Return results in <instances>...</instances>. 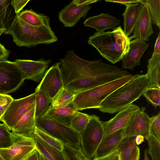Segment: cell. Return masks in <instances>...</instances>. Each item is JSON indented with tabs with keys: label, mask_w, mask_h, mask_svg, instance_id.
Returning a JSON list of instances; mask_svg holds the SVG:
<instances>
[{
	"label": "cell",
	"mask_w": 160,
	"mask_h": 160,
	"mask_svg": "<svg viewBox=\"0 0 160 160\" xmlns=\"http://www.w3.org/2000/svg\"><path fill=\"white\" fill-rule=\"evenodd\" d=\"M149 87L146 74H136L129 82L119 88L102 102L98 109L104 113L114 114L132 104Z\"/></svg>",
	"instance_id": "obj_1"
},
{
	"label": "cell",
	"mask_w": 160,
	"mask_h": 160,
	"mask_svg": "<svg viewBox=\"0 0 160 160\" xmlns=\"http://www.w3.org/2000/svg\"><path fill=\"white\" fill-rule=\"evenodd\" d=\"M128 37L119 26L112 31L95 33L89 38L88 43L104 58L115 64L122 60L128 51L130 41Z\"/></svg>",
	"instance_id": "obj_2"
},
{
	"label": "cell",
	"mask_w": 160,
	"mask_h": 160,
	"mask_svg": "<svg viewBox=\"0 0 160 160\" xmlns=\"http://www.w3.org/2000/svg\"><path fill=\"white\" fill-rule=\"evenodd\" d=\"M90 69L84 77L66 85L69 91L75 94L90 89L126 76L130 73L118 67L102 61H92Z\"/></svg>",
	"instance_id": "obj_3"
},
{
	"label": "cell",
	"mask_w": 160,
	"mask_h": 160,
	"mask_svg": "<svg viewBox=\"0 0 160 160\" xmlns=\"http://www.w3.org/2000/svg\"><path fill=\"white\" fill-rule=\"evenodd\" d=\"M12 37L13 41L19 47L49 44L58 41L51 28L32 26L22 20L17 14L7 32Z\"/></svg>",
	"instance_id": "obj_4"
},
{
	"label": "cell",
	"mask_w": 160,
	"mask_h": 160,
	"mask_svg": "<svg viewBox=\"0 0 160 160\" xmlns=\"http://www.w3.org/2000/svg\"><path fill=\"white\" fill-rule=\"evenodd\" d=\"M134 75H129L87 90L76 94L73 100L77 110L89 108L99 109L102 102L112 93L131 80Z\"/></svg>",
	"instance_id": "obj_5"
},
{
	"label": "cell",
	"mask_w": 160,
	"mask_h": 160,
	"mask_svg": "<svg viewBox=\"0 0 160 160\" xmlns=\"http://www.w3.org/2000/svg\"><path fill=\"white\" fill-rule=\"evenodd\" d=\"M36 128L63 144L80 146L79 133L70 127L42 117L35 119Z\"/></svg>",
	"instance_id": "obj_6"
},
{
	"label": "cell",
	"mask_w": 160,
	"mask_h": 160,
	"mask_svg": "<svg viewBox=\"0 0 160 160\" xmlns=\"http://www.w3.org/2000/svg\"><path fill=\"white\" fill-rule=\"evenodd\" d=\"M90 116L86 127L79 133L82 151L90 159L94 156L105 135L102 122L99 117L93 114Z\"/></svg>",
	"instance_id": "obj_7"
},
{
	"label": "cell",
	"mask_w": 160,
	"mask_h": 160,
	"mask_svg": "<svg viewBox=\"0 0 160 160\" xmlns=\"http://www.w3.org/2000/svg\"><path fill=\"white\" fill-rule=\"evenodd\" d=\"M23 74L14 62L0 60V94L7 95L23 83Z\"/></svg>",
	"instance_id": "obj_8"
},
{
	"label": "cell",
	"mask_w": 160,
	"mask_h": 160,
	"mask_svg": "<svg viewBox=\"0 0 160 160\" xmlns=\"http://www.w3.org/2000/svg\"><path fill=\"white\" fill-rule=\"evenodd\" d=\"M12 133V145L0 148V155L4 160H24L36 148L34 138Z\"/></svg>",
	"instance_id": "obj_9"
},
{
	"label": "cell",
	"mask_w": 160,
	"mask_h": 160,
	"mask_svg": "<svg viewBox=\"0 0 160 160\" xmlns=\"http://www.w3.org/2000/svg\"><path fill=\"white\" fill-rule=\"evenodd\" d=\"M36 92L25 97L13 99L4 113L0 121L12 130L21 117L35 105Z\"/></svg>",
	"instance_id": "obj_10"
},
{
	"label": "cell",
	"mask_w": 160,
	"mask_h": 160,
	"mask_svg": "<svg viewBox=\"0 0 160 160\" xmlns=\"http://www.w3.org/2000/svg\"><path fill=\"white\" fill-rule=\"evenodd\" d=\"M64 87L59 62L55 63L46 71L35 92L40 91L52 100Z\"/></svg>",
	"instance_id": "obj_11"
},
{
	"label": "cell",
	"mask_w": 160,
	"mask_h": 160,
	"mask_svg": "<svg viewBox=\"0 0 160 160\" xmlns=\"http://www.w3.org/2000/svg\"><path fill=\"white\" fill-rule=\"evenodd\" d=\"M14 62L21 71L24 80L30 79L38 82L44 76L51 60L17 59Z\"/></svg>",
	"instance_id": "obj_12"
},
{
	"label": "cell",
	"mask_w": 160,
	"mask_h": 160,
	"mask_svg": "<svg viewBox=\"0 0 160 160\" xmlns=\"http://www.w3.org/2000/svg\"><path fill=\"white\" fill-rule=\"evenodd\" d=\"M138 0L141 5L140 12L132 32L133 34L128 38L130 41L133 39L147 41H149V37L154 32L152 19L144 0Z\"/></svg>",
	"instance_id": "obj_13"
},
{
	"label": "cell",
	"mask_w": 160,
	"mask_h": 160,
	"mask_svg": "<svg viewBox=\"0 0 160 160\" xmlns=\"http://www.w3.org/2000/svg\"><path fill=\"white\" fill-rule=\"evenodd\" d=\"M140 109V108L137 105L132 104L118 111L110 120L102 122L104 136L125 128L134 115Z\"/></svg>",
	"instance_id": "obj_14"
},
{
	"label": "cell",
	"mask_w": 160,
	"mask_h": 160,
	"mask_svg": "<svg viewBox=\"0 0 160 160\" xmlns=\"http://www.w3.org/2000/svg\"><path fill=\"white\" fill-rule=\"evenodd\" d=\"M142 107L124 129V137L141 135L146 140L149 135L150 118Z\"/></svg>",
	"instance_id": "obj_15"
},
{
	"label": "cell",
	"mask_w": 160,
	"mask_h": 160,
	"mask_svg": "<svg viewBox=\"0 0 160 160\" xmlns=\"http://www.w3.org/2000/svg\"><path fill=\"white\" fill-rule=\"evenodd\" d=\"M91 8L89 5H77L72 1L58 13V18L65 27H72L81 18H85Z\"/></svg>",
	"instance_id": "obj_16"
},
{
	"label": "cell",
	"mask_w": 160,
	"mask_h": 160,
	"mask_svg": "<svg viewBox=\"0 0 160 160\" xmlns=\"http://www.w3.org/2000/svg\"><path fill=\"white\" fill-rule=\"evenodd\" d=\"M148 47L145 42L136 39L130 41L129 49L122 60V69L133 70L137 66L140 64L141 58Z\"/></svg>",
	"instance_id": "obj_17"
},
{
	"label": "cell",
	"mask_w": 160,
	"mask_h": 160,
	"mask_svg": "<svg viewBox=\"0 0 160 160\" xmlns=\"http://www.w3.org/2000/svg\"><path fill=\"white\" fill-rule=\"evenodd\" d=\"M120 23V21L108 13L90 17L84 22L85 27L95 29L97 32H104L107 29H112Z\"/></svg>",
	"instance_id": "obj_18"
},
{
	"label": "cell",
	"mask_w": 160,
	"mask_h": 160,
	"mask_svg": "<svg viewBox=\"0 0 160 160\" xmlns=\"http://www.w3.org/2000/svg\"><path fill=\"white\" fill-rule=\"evenodd\" d=\"M78 112L72 102L66 105L50 108L42 117L70 127L72 119Z\"/></svg>",
	"instance_id": "obj_19"
},
{
	"label": "cell",
	"mask_w": 160,
	"mask_h": 160,
	"mask_svg": "<svg viewBox=\"0 0 160 160\" xmlns=\"http://www.w3.org/2000/svg\"><path fill=\"white\" fill-rule=\"evenodd\" d=\"M35 106L24 114L12 129V132L34 138L36 128Z\"/></svg>",
	"instance_id": "obj_20"
},
{
	"label": "cell",
	"mask_w": 160,
	"mask_h": 160,
	"mask_svg": "<svg viewBox=\"0 0 160 160\" xmlns=\"http://www.w3.org/2000/svg\"><path fill=\"white\" fill-rule=\"evenodd\" d=\"M124 129L105 136L97 150L94 158L106 156L116 150L119 143L124 137Z\"/></svg>",
	"instance_id": "obj_21"
},
{
	"label": "cell",
	"mask_w": 160,
	"mask_h": 160,
	"mask_svg": "<svg viewBox=\"0 0 160 160\" xmlns=\"http://www.w3.org/2000/svg\"><path fill=\"white\" fill-rule=\"evenodd\" d=\"M140 3L131 4L126 6L122 14L123 18V32L128 37L133 32L141 11Z\"/></svg>",
	"instance_id": "obj_22"
},
{
	"label": "cell",
	"mask_w": 160,
	"mask_h": 160,
	"mask_svg": "<svg viewBox=\"0 0 160 160\" xmlns=\"http://www.w3.org/2000/svg\"><path fill=\"white\" fill-rule=\"evenodd\" d=\"M11 0H0V28L6 34L17 14L11 4Z\"/></svg>",
	"instance_id": "obj_23"
},
{
	"label": "cell",
	"mask_w": 160,
	"mask_h": 160,
	"mask_svg": "<svg viewBox=\"0 0 160 160\" xmlns=\"http://www.w3.org/2000/svg\"><path fill=\"white\" fill-rule=\"evenodd\" d=\"M36 147L48 160H65L62 151L50 145L36 135L34 136Z\"/></svg>",
	"instance_id": "obj_24"
},
{
	"label": "cell",
	"mask_w": 160,
	"mask_h": 160,
	"mask_svg": "<svg viewBox=\"0 0 160 160\" xmlns=\"http://www.w3.org/2000/svg\"><path fill=\"white\" fill-rule=\"evenodd\" d=\"M18 15L22 20L32 26L51 28L49 17L43 14H38L30 9L24 10Z\"/></svg>",
	"instance_id": "obj_25"
},
{
	"label": "cell",
	"mask_w": 160,
	"mask_h": 160,
	"mask_svg": "<svg viewBox=\"0 0 160 160\" xmlns=\"http://www.w3.org/2000/svg\"><path fill=\"white\" fill-rule=\"evenodd\" d=\"M147 72L149 87L160 88V57L148 61Z\"/></svg>",
	"instance_id": "obj_26"
},
{
	"label": "cell",
	"mask_w": 160,
	"mask_h": 160,
	"mask_svg": "<svg viewBox=\"0 0 160 160\" xmlns=\"http://www.w3.org/2000/svg\"><path fill=\"white\" fill-rule=\"evenodd\" d=\"M136 137H125L119 143L116 150L119 153L121 160H127L137 146Z\"/></svg>",
	"instance_id": "obj_27"
},
{
	"label": "cell",
	"mask_w": 160,
	"mask_h": 160,
	"mask_svg": "<svg viewBox=\"0 0 160 160\" xmlns=\"http://www.w3.org/2000/svg\"><path fill=\"white\" fill-rule=\"evenodd\" d=\"M36 96L35 105V118L43 116L48 111L52 100L40 91L35 92Z\"/></svg>",
	"instance_id": "obj_28"
},
{
	"label": "cell",
	"mask_w": 160,
	"mask_h": 160,
	"mask_svg": "<svg viewBox=\"0 0 160 160\" xmlns=\"http://www.w3.org/2000/svg\"><path fill=\"white\" fill-rule=\"evenodd\" d=\"M76 94L63 87L52 99L49 109L66 105L72 102Z\"/></svg>",
	"instance_id": "obj_29"
},
{
	"label": "cell",
	"mask_w": 160,
	"mask_h": 160,
	"mask_svg": "<svg viewBox=\"0 0 160 160\" xmlns=\"http://www.w3.org/2000/svg\"><path fill=\"white\" fill-rule=\"evenodd\" d=\"M63 144L62 152L65 160H91L84 154L80 147Z\"/></svg>",
	"instance_id": "obj_30"
},
{
	"label": "cell",
	"mask_w": 160,
	"mask_h": 160,
	"mask_svg": "<svg viewBox=\"0 0 160 160\" xmlns=\"http://www.w3.org/2000/svg\"><path fill=\"white\" fill-rule=\"evenodd\" d=\"M90 117V115L78 112L72 119L70 127L80 133L86 127Z\"/></svg>",
	"instance_id": "obj_31"
},
{
	"label": "cell",
	"mask_w": 160,
	"mask_h": 160,
	"mask_svg": "<svg viewBox=\"0 0 160 160\" xmlns=\"http://www.w3.org/2000/svg\"><path fill=\"white\" fill-rule=\"evenodd\" d=\"M148 8L152 23L160 28V0H144Z\"/></svg>",
	"instance_id": "obj_32"
},
{
	"label": "cell",
	"mask_w": 160,
	"mask_h": 160,
	"mask_svg": "<svg viewBox=\"0 0 160 160\" xmlns=\"http://www.w3.org/2000/svg\"><path fill=\"white\" fill-rule=\"evenodd\" d=\"M4 123H0V148H6L12 143V133Z\"/></svg>",
	"instance_id": "obj_33"
},
{
	"label": "cell",
	"mask_w": 160,
	"mask_h": 160,
	"mask_svg": "<svg viewBox=\"0 0 160 160\" xmlns=\"http://www.w3.org/2000/svg\"><path fill=\"white\" fill-rule=\"evenodd\" d=\"M160 88H147L144 91L143 96L155 108L160 106Z\"/></svg>",
	"instance_id": "obj_34"
},
{
	"label": "cell",
	"mask_w": 160,
	"mask_h": 160,
	"mask_svg": "<svg viewBox=\"0 0 160 160\" xmlns=\"http://www.w3.org/2000/svg\"><path fill=\"white\" fill-rule=\"evenodd\" d=\"M147 140L148 145V152L152 160H160V142L150 135Z\"/></svg>",
	"instance_id": "obj_35"
},
{
	"label": "cell",
	"mask_w": 160,
	"mask_h": 160,
	"mask_svg": "<svg viewBox=\"0 0 160 160\" xmlns=\"http://www.w3.org/2000/svg\"><path fill=\"white\" fill-rule=\"evenodd\" d=\"M35 134L37 135L47 143L62 151L63 144L60 141L36 128Z\"/></svg>",
	"instance_id": "obj_36"
},
{
	"label": "cell",
	"mask_w": 160,
	"mask_h": 160,
	"mask_svg": "<svg viewBox=\"0 0 160 160\" xmlns=\"http://www.w3.org/2000/svg\"><path fill=\"white\" fill-rule=\"evenodd\" d=\"M149 134L160 142V112L150 118Z\"/></svg>",
	"instance_id": "obj_37"
},
{
	"label": "cell",
	"mask_w": 160,
	"mask_h": 160,
	"mask_svg": "<svg viewBox=\"0 0 160 160\" xmlns=\"http://www.w3.org/2000/svg\"><path fill=\"white\" fill-rule=\"evenodd\" d=\"M30 1L29 0H12L11 4L14 9L16 14H18L22 10L24 7Z\"/></svg>",
	"instance_id": "obj_38"
},
{
	"label": "cell",
	"mask_w": 160,
	"mask_h": 160,
	"mask_svg": "<svg viewBox=\"0 0 160 160\" xmlns=\"http://www.w3.org/2000/svg\"><path fill=\"white\" fill-rule=\"evenodd\" d=\"M93 160H121L120 154L116 150L106 156L94 158Z\"/></svg>",
	"instance_id": "obj_39"
},
{
	"label": "cell",
	"mask_w": 160,
	"mask_h": 160,
	"mask_svg": "<svg viewBox=\"0 0 160 160\" xmlns=\"http://www.w3.org/2000/svg\"><path fill=\"white\" fill-rule=\"evenodd\" d=\"M160 57V32H159L155 44L154 51L151 58Z\"/></svg>",
	"instance_id": "obj_40"
},
{
	"label": "cell",
	"mask_w": 160,
	"mask_h": 160,
	"mask_svg": "<svg viewBox=\"0 0 160 160\" xmlns=\"http://www.w3.org/2000/svg\"><path fill=\"white\" fill-rule=\"evenodd\" d=\"M13 99L10 95H8L6 101L4 103L0 105V112L3 114Z\"/></svg>",
	"instance_id": "obj_41"
},
{
	"label": "cell",
	"mask_w": 160,
	"mask_h": 160,
	"mask_svg": "<svg viewBox=\"0 0 160 160\" xmlns=\"http://www.w3.org/2000/svg\"><path fill=\"white\" fill-rule=\"evenodd\" d=\"M10 52L0 43V60H7Z\"/></svg>",
	"instance_id": "obj_42"
},
{
	"label": "cell",
	"mask_w": 160,
	"mask_h": 160,
	"mask_svg": "<svg viewBox=\"0 0 160 160\" xmlns=\"http://www.w3.org/2000/svg\"><path fill=\"white\" fill-rule=\"evenodd\" d=\"M106 2L118 3L125 5L126 6L131 4L139 3L138 0H106Z\"/></svg>",
	"instance_id": "obj_43"
},
{
	"label": "cell",
	"mask_w": 160,
	"mask_h": 160,
	"mask_svg": "<svg viewBox=\"0 0 160 160\" xmlns=\"http://www.w3.org/2000/svg\"><path fill=\"white\" fill-rule=\"evenodd\" d=\"M24 160H41L40 153L36 148Z\"/></svg>",
	"instance_id": "obj_44"
},
{
	"label": "cell",
	"mask_w": 160,
	"mask_h": 160,
	"mask_svg": "<svg viewBox=\"0 0 160 160\" xmlns=\"http://www.w3.org/2000/svg\"><path fill=\"white\" fill-rule=\"evenodd\" d=\"M140 149L137 146L127 160H139L140 158Z\"/></svg>",
	"instance_id": "obj_45"
},
{
	"label": "cell",
	"mask_w": 160,
	"mask_h": 160,
	"mask_svg": "<svg viewBox=\"0 0 160 160\" xmlns=\"http://www.w3.org/2000/svg\"><path fill=\"white\" fill-rule=\"evenodd\" d=\"M73 2L77 5H89L90 4L95 3L98 1L97 0H74Z\"/></svg>",
	"instance_id": "obj_46"
},
{
	"label": "cell",
	"mask_w": 160,
	"mask_h": 160,
	"mask_svg": "<svg viewBox=\"0 0 160 160\" xmlns=\"http://www.w3.org/2000/svg\"><path fill=\"white\" fill-rule=\"evenodd\" d=\"M144 137L141 135H138L136 137L135 142L137 145H139L144 141Z\"/></svg>",
	"instance_id": "obj_47"
},
{
	"label": "cell",
	"mask_w": 160,
	"mask_h": 160,
	"mask_svg": "<svg viewBox=\"0 0 160 160\" xmlns=\"http://www.w3.org/2000/svg\"><path fill=\"white\" fill-rule=\"evenodd\" d=\"M8 94L2 95L0 94V105L4 103L6 100Z\"/></svg>",
	"instance_id": "obj_48"
},
{
	"label": "cell",
	"mask_w": 160,
	"mask_h": 160,
	"mask_svg": "<svg viewBox=\"0 0 160 160\" xmlns=\"http://www.w3.org/2000/svg\"><path fill=\"white\" fill-rule=\"evenodd\" d=\"M144 159L143 160H149L147 154V149L146 148L144 152Z\"/></svg>",
	"instance_id": "obj_49"
},
{
	"label": "cell",
	"mask_w": 160,
	"mask_h": 160,
	"mask_svg": "<svg viewBox=\"0 0 160 160\" xmlns=\"http://www.w3.org/2000/svg\"><path fill=\"white\" fill-rule=\"evenodd\" d=\"M4 30L0 28V36L2 35V34L3 33H4Z\"/></svg>",
	"instance_id": "obj_50"
},
{
	"label": "cell",
	"mask_w": 160,
	"mask_h": 160,
	"mask_svg": "<svg viewBox=\"0 0 160 160\" xmlns=\"http://www.w3.org/2000/svg\"><path fill=\"white\" fill-rule=\"evenodd\" d=\"M40 155L41 160H44L42 156V155L40 153Z\"/></svg>",
	"instance_id": "obj_51"
},
{
	"label": "cell",
	"mask_w": 160,
	"mask_h": 160,
	"mask_svg": "<svg viewBox=\"0 0 160 160\" xmlns=\"http://www.w3.org/2000/svg\"><path fill=\"white\" fill-rule=\"evenodd\" d=\"M3 115V114L0 112V119L2 117V115Z\"/></svg>",
	"instance_id": "obj_52"
},
{
	"label": "cell",
	"mask_w": 160,
	"mask_h": 160,
	"mask_svg": "<svg viewBox=\"0 0 160 160\" xmlns=\"http://www.w3.org/2000/svg\"><path fill=\"white\" fill-rule=\"evenodd\" d=\"M0 160H4L2 157L0 155Z\"/></svg>",
	"instance_id": "obj_53"
},
{
	"label": "cell",
	"mask_w": 160,
	"mask_h": 160,
	"mask_svg": "<svg viewBox=\"0 0 160 160\" xmlns=\"http://www.w3.org/2000/svg\"><path fill=\"white\" fill-rule=\"evenodd\" d=\"M43 156V158L44 160H48L45 157H44L43 156Z\"/></svg>",
	"instance_id": "obj_54"
}]
</instances>
